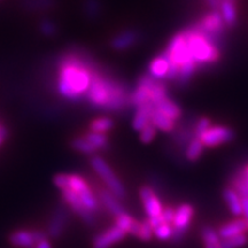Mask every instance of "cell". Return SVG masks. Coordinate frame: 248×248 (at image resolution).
Segmentation results:
<instances>
[{
  "instance_id": "obj_34",
  "label": "cell",
  "mask_w": 248,
  "mask_h": 248,
  "mask_svg": "<svg viewBox=\"0 0 248 248\" xmlns=\"http://www.w3.org/2000/svg\"><path fill=\"white\" fill-rule=\"evenodd\" d=\"M40 30L46 36H53L55 33V26L49 21H44L40 24Z\"/></svg>"
},
{
  "instance_id": "obj_3",
  "label": "cell",
  "mask_w": 248,
  "mask_h": 248,
  "mask_svg": "<svg viewBox=\"0 0 248 248\" xmlns=\"http://www.w3.org/2000/svg\"><path fill=\"white\" fill-rule=\"evenodd\" d=\"M184 33L188 49H190L192 58L197 63L198 68L210 66V64L216 63L219 60L221 52H219L218 46H216L206 37L200 35L199 32H195L191 28L186 29Z\"/></svg>"
},
{
  "instance_id": "obj_31",
  "label": "cell",
  "mask_w": 248,
  "mask_h": 248,
  "mask_svg": "<svg viewBox=\"0 0 248 248\" xmlns=\"http://www.w3.org/2000/svg\"><path fill=\"white\" fill-rule=\"evenodd\" d=\"M210 126H212V121H210L208 117H201L194 123V137L199 138L202 133L208 130Z\"/></svg>"
},
{
  "instance_id": "obj_6",
  "label": "cell",
  "mask_w": 248,
  "mask_h": 248,
  "mask_svg": "<svg viewBox=\"0 0 248 248\" xmlns=\"http://www.w3.org/2000/svg\"><path fill=\"white\" fill-rule=\"evenodd\" d=\"M234 137V131L229 126L212 125L200 136L199 139L204 147H216L232 141Z\"/></svg>"
},
{
  "instance_id": "obj_39",
  "label": "cell",
  "mask_w": 248,
  "mask_h": 248,
  "mask_svg": "<svg viewBox=\"0 0 248 248\" xmlns=\"http://www.w3.org/2000/svg\"><path fill=\"white\" fill-rule=\"evenodd\" d=\"M6 137H7V130H1V131H0V145L2 144V141L5 140Z\"/></svg>"
},
{
  "instance_id": "obj_40",
  "label": "cell",
  "mask_w": 248,
  "mask_h": 248,
  "mask_svg": "<svg viewBox=\"0 0 248 248\" xmlns=\"http://www.w3.org/2000/svg\"><path fill=\"white\" fill-rule=\"evenodd\" d=\"M241 172H243V175H244V178H245V181H246L247 185H248V166L245 167L244 169H241Z\"/></svg>"
},
{
  "instance_id": "obj_28",
  "label": "cell",
  "mask_w": 248,
  "mask_h": 248,
  "mask_svg": "<svg viewBox=\"0 0 248 248\" xmlns=\"http://www.w3.org/2000/svg\"><path fill=\"white\" fill-rule=\"evenodd\" d=\"M153 234L160 240H169L172 237V225L167 222L160 223L153 228Z\"/></svg>"
},
{
  "instance_id": "obj_36",
  "label": "cell",
  "mask_w": 248,
  "mask_h": 248,
  "mask_svg": "<svg viewBox=\"0 0 248 248\" xmlns=\"http://www.w3.org/2000/svg\"><path fill=\"white\" fill-rule=\"evenodd\" d=\"M241 208H243V216L246 221L248 230V197H241Z\"/></svg>"
},
{
  "instance_id": "obj_12",
  "label": "cell",
  "mask_w": 248,
  "mask_h": 248,
  "mask_svg": "<svg viewBox=\"0 0 248 248\" xmlns=\"http://www.w3.org/2000/svg\"><path fill=\"white\" fill-rule=\"evenodd\" d=\"M139 40V33L136 30H124L121 31L111 39L110 46L115 51H125L132 46H135Z\"/></svg>"
},
{
  "instance_id": "obj_16",
  "label": "cell",
  "mask_w": 248,
  "mask_h": 248,
  "mask_svg": "<svg viewBox=\"0 0 248 248\" xmlns=\"http://www.w3.org/2000/svg\"><path fill=\"white\" fill-rule=\"evenodd\" d=\"M99 198H100V201L104 204L105 208L113 214V215L119 216L120 214L124 213V209L121 206L119 198H116L109 190H101L99 192Z\"/></svg>"
},
{
  "instance_id": "obj_32",
  "label": "cell",
  "mask_w": 248,
  "mask_h": 248,
  "mask_svg": "<svg viewBox=\"0 0 248 248\" xmlns=\"http://www.w3.org/2000/svg\"><path fill=\"white\" fill-rule=\"evenodd\" d=\"M153 237V228H152L151 223L148 222V219L146 221L140 223V229H139V233H138V238L141 239L142 241H150Z\"/></svg>"
},
{
  "instance_id": "obj_11",
  "label": "cell",
  "mask_w": 248,
  "mask_h": 248,
  "mask_svg": "<svg viewBox=\"0 0 248 248\" xmlns=\"http://www.w3.org/2000/svg\"><path fill=\"white\" fill-rule=\"evenodd\" d=\"M68 215L66 212V207L59 206L52 216L51 221H49L48 229H47V234L48 237L53 238V239H58L60 238L62 233H63L64 228L67 224Z\"/></svg>"
},
{
  "instance_id": "obj_33",
  "label": "cell",
  "mask_w": 248,
  "mask_h": 248,
  "mask_svg": "<svg viewBox=\"0 0 248 248\" xmlns=\"http://www.w3.org/2000/svg\"><path fill=\"white\" fill-rule=\"evenodd\" d=\"M86 9H88L90 16H95L100 11V5H99L98 0H89L86 2Z\"/></svg>"
},
{
  "instance_id": "obj_17",
  "label": "cell",
  "mask_w": 248,
  "mask_h": 248,
  "mask_svg": "<svg viewBox=\"0 0 248 248\" xmlns=\"http://www.w3.org/2000/svg\"><path fill=\"white\" fill-rule=\"evenodd\" d=\"M115 225L119 226L121 230H123L126 234L130 233L135 237H138L139 229H140V223L136 221L133 217L128 215L126 213L120 214L119 216H116V222Z\"/></svg>"
},
{
  "instance_id": "obj_9",
  "label": "cell",
  "mask_w": 248,
  "mask_h": 248,
  "mask_svg": "<svg viewBox=\"0 0 248 248\" xmlns=\"http://www.w3.org/2000/svg\"><path fill=\"white\" fill-rule=\"evenodd\" d=\"M60 191L62 198H63L64 203H66L74 213H76L77 215H78L85 223H88V224H93V223H94V214L89 212V210L85 208L82 200L79 199L78 194H76L75 192L71 191L70 188L68 187L61 188Z\"/></svg>"
},
{
  "instance_id": "obj_4",
  "label": "cell",
  "mask_w": 248,
  "mask_h": 248,
  "mask_svg": "<svg viewBox=\"0 0 248 248\" xmlns=\"http://www.w3.org/2000/svg\"><path fill=\"white\" fill-rule=\"evenodd\" d=\"M90 162H91L93 170L100 176V178L107 185L108 190L119 199H124L125 198V187H124L122 182L117 178L116 173L110 168L109 164L99 155H93Z\"/></svg>"
},
{
  "instance_id": "obj_10",
  "label": "cell",
  "mask_w": 248,
  "mask_h": 248,
  "mask_svg": "<svg viewBox=\"0 0 248 248\" xmlns=\"http://www.w3.org/2000/svg\"><path fill=\"white\" fill-rule=\"evenodd\" d=\"M126 233L123 230H121L119 226L114 225L108 230L101 232L93 240V248H110L114 245L120 243L124 239Z\"/></svg>"
},
{
  "instance_id": "obj_20",
  "label": "cell",
  "mask_w": 248,
  "mask_h": 248,
  "mask_svg": "<svg viewBox=\"0 0 248 248\" xmlns=\"http://www.w3.org/2000/svg\"><path fill=\"white\" fill-rule=\"evenodd\" d=\"M223 197L226 204H228L230 212L233 214L234 216L239 217L243 215V208H241V197L235 192L232 187L225 188L223 192Z\"/></svg>"
},
{
  "instance_id": "obj_38",
  "label": "cell",
  "mask_w": 248,
  "mask_h": 248,
  "mask_svg": "<svg viewBox=\"0 0 248 248\" xmlns=\"http://www.w3.org/2000/svg\"><path fill=\"white\" fill-rule=\"evenodd\" d=\"M36 248H52V245H51V243H49V240H48V238H47V239H44V240L39 241V243L37 244Z\"/></svg>"
},
{
  "instance_id": "obj_29",
  "label": "cell",
  "mask_w": 248,
  "mask_h": 248,
  "mask_svg": "<svg viewBox=\"0 0 248 248\" xmlns=\"http://www.w3.org/2000/svg\"><path fill=\"white\" fill-rule=\"evenodd\" d=\"M247 243L246 233L234 235V237L226 238V239L221 240L222 248H240Z\"/></svg>"
},
{
  "instance_id": "obj_21",
  "label": "cell",
  "mask_w": 248,
  "mask_h": 248,
  "mask_svg": "<svg viewBox=\"0 0 248 248\" xmlns=\"http://www.w3.org/2000/svg\"><path fill=\"white\" fill-rule=\"evenodd\" d=\"M219 13L222 15L223 21L225 26L229 28H233L238 22V13L237 8L233 1H222L221 7H219Z\"/></svg>"
},
{
  "instance_id": "obj_25",
  "label": "cell",
  "mask_w": 248,
  "mask_h": 248,
  "mask_svg": "<svg viewBox=\"0 0 248 248\" xmlns=\"http://www.w3.org/2000/svg\"><path fill=\"white\" fill-rule=\"evenodd\" d=\"M114 126L113 120L109 117H98L93 120L90 124V131L98 132V133H106L110 131Z\"/></svg>"
},
{
  "instance_id": "obj_5",
  "label": "cell",
  "mask_w": 248,
  "mask_h": 248,
  "mask_svg": "<svg viewBox=\"0 0 248 248\" xmlns=\"http://www.w3.org/2000/svg\"><path fill=\"white\" fill-rule=\"evenodd\" d=\"M140 198L144 203L145 210L148 216V222L151 223L152 228L159 225L164 222L163 219V206L156 193L152 190L150 186H144L140 188Z\"/></svg>"
},
{
  "instance_id": "obj_19",
  "label": "cell",
  "mask_w": 248,
  "mask_h": 248,
  "mask_svg": "<svg viewBox=\"0 0 248 248\" xmlns=\"http://www.w3.org/2000/svg\"><path fill=\"white\" fill-rule=\"evenodd\" d=\"M155 108L172 121H177L182 117V108L178 106V104H176L175 101L168 97L155 105Z\"/></svg>"
},
{
  "instance_id": "obj_7",
  "label": "cell",
  "mask_w": 248,
  "mask_h": 248,
  "mask_svg": "<svg viewBox=\"0 0 248 248\" xmlns=\"http://www.w3.org/2000/svg\"><path fill=\"white\" fill-rule=\"evenodd\" d=\"M47 232L42 230H21L13 231L9 234V243L17 248H36L39 241L47 239Z\"/></svg>"
},
{
  "instance_id": "obj_2",
  "label": "cell",
  "mask_w": 248,
  "mask_h": 248,
  "mask_svg": "<svg viewBox=\"0 0 248 248\" xmlns=\"http://www.w3.org/2000/svg\"><path fill=\"white\" fill-rule=\"evenodd\" d=\"M84 97L91 106L106 111L121 110L130 104V94L125 86L110 76L100 74L98 69L93 71L91 83Z\"/></svg>"
},
{
  "instance_id": "obj_18",
  "label": "cell",
  "mask_w": 248,
  "mask_h": 248,
  "mask_svg": "<svg viewBox=\"0 0 248 248\" xmlns=\"http://www.w3.org/2000/svg\"><path fill=\"white\" fill-rule=\"evenodd\" d=\"M151 123L156 128V130H161L163 132L175 131V121L170 120L168 116L164 115L163 113H161L155 107L151 114Z\"/></svg>"
},
{
  "instance_id": "obj_14",
  "label": "cell",
  "mask_w": 248,
  "mask_h": 248,
  "mask_svg": "<svg viewBox=\"0 0 248 248\" xmlns=\"http://www.w3.org/2000/svg\"><path fill=\"white\" fill-rule=\"evenodd\" d=\"M153 109L154 106L152 104H146L137 107L132 120V126L136 131H140L151 122V114Z\"/></svg>"
},
{
  "instance_id": "obj_1",
  "label": "cell",
  "mask_w": 248,
  "mask_h": 248,
  "mask_svg": "<svg viewBox=\"0 0 248 248\" xmlns=\"http://www.w3.org/2000/svg\"><path fill=\"white\" fill-rule=\"evenodd\" d=\"M58 91L70 101H78L85 95L97 68L88 59L77 54H66L58 66Z\"/></svg>"
},
{
  "instance_id": "obj_23",
  "label": "cell",
  "mask_w": 248,
  "mask_h": 248,
  "mask_svg": "<svg viewBox=\"0 0 248 248\" xmlns=\"http://www.w3.org/2000/svg\"><path fill=\"white\" fill-rule=\"evenodd\" d=\"M203 144L201 142L199 138L194 137L192 140L188 142V145L186 146L185 151V157L187 161H191V162H194V161L199 160L201 154L203 152Z\"/></svg>"
},
{
  "instance_id": "obj_27",
  "label": "cell",
  "mask_w": 248,
  "mask_h": 248,
  "mask_svg": "<svg viewBox=\"0 0 248 248\" xmlns=\"http://www.w3.org/2000/svg\"><path fill=\"white\" fill-rule=\"evenodd\" d=\"M71 147H73L75 151L79 152V153H83V154L91 155L94 153V152H97L95 147L93 146L91 142L86 140L84 137L74 139V140L71 141Z\"/></svg>"
},
{
  "instance_id": "obj_30",
  "label": "cell",
  "mask_w": 248,
  "mask_h": 248,
  "mask_svg": "<svg viewBox=\"0 0 248 248\" xmlns=\"http://www.w3.org/2000/svg\"><path fill=\"white\" fill-rule=\"evenodd\" d=\"M156 128L150 122L144 129H141L140 131H139L140 132V140L144 142V144H150L151 141L154 140L155 136H156Z\"/></svg>"
},
{
  "instance_id": "obj_8",
  "label": "cell",
  "mask_w": 248,
  "mask_h": 248,
  "mask_svg": "<svg viewBox=\"0 0 248 248\" xmlns=\"http://www.w3.org/2000/svg\"><path fill=\"white\" fill-rule=\"evenodd\" d=\"M194 209L191 204L183 203L176 208L175 218L172 222V237L173 241L181 240L184 237L185 232L190 228Z\"/></svg>"
},
{
  "instance_id": "obj_37",
  "label": "cell",
  "mask_w": 248,
  "mask_h": 248,
  "mask_svg": "<svg viewBox=\"0 0 248 248\" xmlns=\"http://www.w3.org/2000/svg\"><path fill=\"white\" fill-rule=\"evenodd\" d=\"M206 4L212 8V11H219L222 0H206Z\"/></svg>"
},
{
  "instance_id": "obj_35",
  "label": "cell",
  "mask_w": 248,
  "mask_h": 248,
  "mask_svg": "<svg viewBox=\"0 0 248 248\" xmlns=\"http://www.w3.org/2000/svg\"><path fill=\"white\" fill-rule=\"evenodd\" d=\"M175 212H176V209L172 208V207H170V206L166 207V208H163L162 216H163L164 222L169 223V224L172 225L173 218H175Z\"/></svg>"
},
{
  "instance_id": "obj_13",
  "label": "cell",
  "mask_w": 248,
  "mask_h": 248,
  "mask_svg": "<svg viewBox=\"0 0 248 248\" xmlns=\"http://www.w3.org/2000/svg\"><path fill=\"white\" fill-rule=\"evenodd\" d=\"M247 231L246 221L244 218H237L222 225L218 230V235L221 239H226V238L234 237V235L246 233Z\"/></svg>"
},
{
  "instance_id": "obj_15",
  "label": "cell",
  "mask_w": 248,
  "mask_h": 248,
  "mask_svg": "<svg viewBox=\"0 0 248 248\" xmlns=\"http://www.w3.org/2000/svg\"><path fill=\"white\" fill-rule=\"evenodd\" d=\"M168 70L169 62L163 54H161L151 61L150 67H148V75L153 77L154 79H162L166 78Z\"/></svg>"
},
{
  "instance_id": "obj_26",
  "label": "cell",
  "mask_w": 248,
  "mask_h": 248,
  "mask_svg": "<svg viewBox=\"0 0 248 248\" xmlns=\"http://www.w3.org/2000/svg\"><path fill=\"white\" fill-rule=\"evenodd\" d=\"M86 140L91 142L93 146L95 147V150H105L108 147V137L106 133H98L90 131L84 136Z\"/></svg>"
},
{
  "instance_id": "obj_22",
  "label": "cell",
  "mask_w": 248,
  "mask_h": 248,
  "mask_svg": "<svg viewBox=\"0 0 248 248\" xmlns=\"http://www.w3.org/2000/svg\"><path fill=\"white\" fill-rule=\"evenodd\" d=\"M204 248H222L221 247V238H219L218 232L214 230L210 226H204L201 231Z\"/></svg>"
},
{
  "instance_id": "obj_24",
  "label": "cell",
  "mask_w": 248,
  "mask_h": 248,
  "mask_svg": "<svg viewBox=\"0 0 248 248\" xmlns=\"http://www.w3.org/2000/svg\"><path fill=\"white\" fill-rule=\"evenodd\" d=\"M197 69H198V66L195 62H188V63L184 64V66L179 67L178 76H177V79H176L178 82V84L182 86L187 84V83L192 79V77H193L195 70Z\"/></svg>"
}]
</instances>
